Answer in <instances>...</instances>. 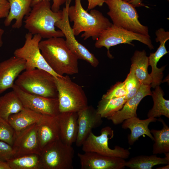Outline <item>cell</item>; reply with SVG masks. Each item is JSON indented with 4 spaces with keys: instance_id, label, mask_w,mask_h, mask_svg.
<instances>
[{
    "instance_id": "7",
    "label": "cell",
    "mask_w": 169,
    "mask_h": 169,
    "mask_svg": "<svg viewBox=\"0 0 169 169\" xmlns=\"http://www.w3.org/2000/svg\"><path fill=\"white\" fill-rule=\"evenodd\" d=\"M74 150L60 139L46 145L40 155L42 169H72Z\"/></svg>"
},
{
    "instance_id": "20",
    "label": "cell",
    "mask_w": 169,
    "mask_h": 169,
    "mask_svg": "<svg viewBox=\"0 0 169 169\" xmlns=\"http://www.w3.org/2000/svg\"><path fill=\"white\" fill-rule=\"evenodd\" d=\"M157 120L156 118L141 120L137 117H133L124 120L122 123V128L125 129H129L131 131L130 133L127 136L129 145H132L140 136L145 135L153 141L154 138L148 125L151 122H155Z\"/></svg>"
},
{
    "instance_id": "6",
    "label": "cell",
    "mask_w": 169,
    "mask_h": 169,
    "mask_svg": "<svg viewBox=\"0 0 169 169\" xmlns=\"http://www.w3.org/2000/svg\"><path fill=\"white\" fill-rule=\"evenodd\" d=\"M54 80L60 112H77L88 106L87 98L83 88L68 75L54 77Z\"/></svg>"
},
{
    "instance_id": "8",
    "label": "cell",
    "mask_w": 169,
    "mask_h": 169,
    "mask_svg": "<svg viewBox=\"0 0 169 169\" xmlns=\"http://www.w3.org/2000/svg\"><path fill=\"white\" fill-rule=\"evenodd\" d=\"M135 40L146 45L151 50L154 48L150 36L133 32L113 24L101 33L96 40L95 46L97 48L105 47L108 56L112 58L109 51L110 47L120 44H128L134 46L131 42Z\"/></svg>"
},
{
    "instance_id": "9",
    "label": "cell",
    "mask_w": 169,
    "mask_h": 169,
    "mask_svg": "<svg viewBox=\"0 0 169 169\" xmlns=\"http://www.w3.org/2000/svg\"><path fill=\"white\" fill-rule=\"evenodd\" d=\"M25 41L23 46L16 49L14 56L25 61V70L37 68L45 70L55 77H60L49 66L41 54L38 44L42 38L38 34L32 35L28 32L25 35Z\"/></svg>"
},
{
    "instance_id": "22",
    "label": "cell",
    "mask_w": 169,
    "mask_h": 169,
    "mask_svg": "<svg viewBox=\"0 0 169 169\" xmlns=\"http://www.w3.org/2000/svg\"><path fill=\"white\" fill-rule=\"evenodd\" d=\"M43 115L24 108L18 113L11 115L8 122L17 134L28 126L39 122Z\"/></svg>"
},
{
    "instance_id": "2",
    "label": "cell",
    "mask_w": 169,
    "mask_h": 169,
    "mask_svg": "<svg viewBox=\"0 0 169 169\" xmlns=\"http://www.w3.org/2000/svg\"><path fill=\"white\" fill-rule=\"evenodd\" d=\"M68 15L69 22H73L72 28L75 36L82 32L84 40L91 37L96 40L101 33L112 23L98 10L92 9L90 13L83 7L81 0H75V5L69 6Z\"/></svg>"
},
{
    "instance_id": "28",
    "label": "cell",
    "mask_w": 169,
    "mask_h": 169,
    "mask_svg": "<svg viewBox=\"0 0 169 169\" xmlns=\"http://www.w3.org/2000/svg\"><path fill=\"white\" fill-rule=\"evenodd\" d=\"M127 100L125 96L109 99H101L97 106V113L102 118H107L120 110Z\"/></svg>"
},
{
    "instance_id": "26",
    "label": "cell",
    "mask_w": 169,
    "mask_h": 169,
    "mask_svg": "<svg viewBox=\"0 0 169 169\" xmlns=\"http://www.w3.org/2000/svg\"><path fill=\"white\" fill-rule=\"evenodd\" d=\"M141 155L131 158L125 162V166L131 169H151L155 166L169 164L165 157H158L156 154Z\"/></svg>"
},
{
    "instance_id": "29",
    "label": "cell",
    "mask_w": 169,
    "mask_h": 169,
    "mask_svg": "<svg viewBox=\"0 0 169 169\" xmlns=\"http://www.w3.org/2000/svg\"><path fill=\"white\" fill-rule=\"evenodd\" d=\"M7 162L11 169H42L40 155L36 154L13 157Z\"/></svg>"
},
{
    "instance_id": "21",
    "label": "cell",
    "mask_w": 169,
    "mask_h": 169,
    "mask_svg": "<svg viewBox=\"0 0 169 169\" xmlns=\"http://www.w3.org/2000/svg\"><path fill=\"white\" fill-rule=\"evenodd\" d=\"M9 3L10 9L8 16L4 21L6 26H9L12 21H15L12 27L13 28L19 29L22 25L23 20L31 10V4L33 0H7Z\"/></svg>"
},
{
    "instance_id": "24",
    "label": "cell",
    "mask_w": 169,
    "mask_h": 169,
    "mask_svg": "<svg viewBox=\"0 0 169 169\" xmlns=\"http://www.w3.org/2000/svg\"><path fill=\"white\" fill-rule=\"evenodd\" d=\"M24 108L13 90L0 97V117L8 121L11 115L18 113Z\"/></svg>"
},
{
    "instance_id": "23",
    "label": "cell",
    "mask_w": 169,
    "mask_h": 169,
    "mask_svg": "<svg viewBox=\"0 0 169 169\" xmlns=\"http://www.w3.org/2000/svg\"><path fill=\"white\" fill-rule=\"evenodd\" d=\"M135 74L141 84L151 85L152 79L148 73V57L146 51L136 50L131 58Z\"/></svg>"
},
{
    "instance_id": "41",
    "label": "cell",
    "mask_w": 169,
    "mask_h": 169,
    "mask_svg": "<svg viewBox=\"0 0 169 169\" xmlns=\"http://www.w3.org/2000/svg\"><path fill=\"white\" fill-rule=\"evenodd\" d=\"M125 1H127V2H130L131 0H125Z\"/></svg>"
},
{
    "instance_id": "13",
    "label": "cell",
    "mask_w": 169,
    "mask_h": 169,
    "mask_svg": "<svg viewBox=\"0 0 169 169\" xmlns=\"http://www.w3.org/2000/svg\"><path fill=\"white\" fill-rule=\"evenodd\" d=\"M38 130V123H34L16 135L12 146L14 153V157L31 154L40 155Z\"/></svg>"
},
{
    "instance_id": "14",
    "label": "cell",
    "mask_w": 169,
    "mask_h": 169,
    "mask_svg": "<svg viewBox=\"0 0 169 169\" xmlns=\"http://www.w3.org/2000/svg\"><path fill=\"white\" fill-rule=\"evenodd\" d=\"M81 169H123L126 161L120 157L105 156L93 152L78 153Z\"/></svg>"
},
{
    "instance_id": "25",
    "label": "cell",
    "mask_w": 169,
    "mask_h": 169,
    "mask_svg": "<svg viewBox=\"0 0 169 169\" xmlns=\"http://www.w3.org/2000/svg\"><path fill=\"white\" fill-rule=\"evenodd\" d=\"M157 120L162 123L163 127L160 130H150L154 141L152 152L154 154H165L169 152V127L161 118Z\"/></svg>"
},
{
    "instance_id": "5",
    "label": "cell",
    "mask_w": 169,
    "mask_h": 169,
    "mask_svg": "<svg viewBox=\"0 0 169 169\" xmlns=\"http://www.w3.org/2000/svg\"><path fill=\"white\" fill-rule=\"evenodd\" d=\"M109 11L107 14L113 24L126 30L150 37L147 26L142 24L135 7L124 0H105Z\"/></svg>"
},
{
    "instance_id": "16",
    "label": "cell",
    "mask_w": 169,
    "mask_h": 169,
    "mask_svg": "<svg viewBox=\"0 0 169 169\" xmlns=\"http://www.w3.org/2000/svg\"><path fill=\"white\" fill-rule=\"evenodd\" d=\"M26 67L25 61L14 55L0 63V94L12 88L14 80Z\"/></svg>"
},
{
    "instance_id": "3",
    "label": "cell",
    "mask_w": 169,
    "mask_h": 169,
    "mask_svg": "<svg viewBox=\"0 0 169 169\" xmlns=\"http://www.w3.org/2000/svg\"><path fill=\"white\" fill-rule=\"evenodd\" d=\"M49 1L42 0L32 7L30 13L25 17L24 27L32 35L38 34L42 38L64 37L62 32L56 30L55 26L62 18V10L53 11Z\"/></svg>"
},
{
    "instance_id": "12",
    "label": "cell",
    "mask_w": 169,
    "mask_h": 169,
    "mask_svg": "<svg viewBox=\"0 0 169 169\" xmlns=\"http://www.w3.org/2000/svg\"><path fill=\"white\" fill-rule=\"evenodd\" d=\"M24 108L43 115L56 117L60 113L58 98H50L26 92L14 84L12 88Z\"/></svg>"
},
{
    "instance_id": "32",
    "label": "cell",
    "mask_w": 169,
    "mask_h": 169,
    "mask_svg": "<svg viewBox=\"0 0 169 169\" xmlns=\"http://www.w3.org/2000/svg\"><path fill=\"white\" fill-rule=\"evenodd\" d=\"M127 92L123 82H119L113 85L101 99H109L126 96Z\"/></svg>"
},
{
    "instance_id": "17",
    "label": "cell",
    "mask_w": 169,
    "mask_h": 169,
    "mask_svg": "<svg viewBox=\"0 0 169 169\" xmlns=\"http://www.w3.org/2000/svg\"><path fill=\"white\" fill-rule=\"evenodd\" d=\"M151 86L142 84L137 93L127 101L122 108L107 119L115 125L121 124L125 120L133 117H137L136 110L142 100L145 96L151 95Z\"/></svg>"
},
{
    "instance_id": "1",
    "label": "cell",
    "mask_w": 169,
    "mask_h": 169,
    "mask_svg": "<svg viewBox=\"0 0 169 169\" xmlns=\"http://www.w3.org/2000/svg\"><path fill=\"white\" fill-rule=\"evenodd\" d=\"M39 48L43 57L52 70L60 77L79 72L77 57L71 52L62 37L41 40Z\"/></svg>"
},
{
    "instance_id": "40",
    "label": "cell",
    "mask_w": 169,
    "mask_h": 169,
    "mask_svg": "<svg viewBox=\"0 0 169 169\" xmlns=\"http://www.w3.org/2000/svg\"><path fill=\"white\" fill-rule=\"evenodd\" d=\"M156 169H169V164H167V165L163 166L161 167H157Z\"/></svg>"
},
{
    "instance_id": "11",
    "label": "cell",
    "mask_w": 169,
    "mask_h": 169,
    "mask_svg": "<svg viewBox=\"0 0 169 169\" xmlns=\"http://www.w3.org/2000/svg\"><path fill=\"white\" fill-rule=\"evenodd\" d=\"M71 1L67 0L66 1L65 7L62 10V18L55 23V26L62 32L66 38L65 40L67 45L78 59L85 60L92 67H96L99 64L98 59L84 46L78 42L73 33L68 15V9Z\"/></svg>"
},
{
    "instance_id": "35",
    "label": "cell",
    "mask_w": 169,
    "mask_h": 169,
    "mask_svg": "<svg viewBox=\"0 0 169 169\" xmlns=\"http://www.w3.org/2000/svg\"><path fill=\"white\" fill-rule=\"evenodd\" d=\"M42 0H33L31 7L33 5ZM50 1L51 0H48ZM53 3L51 6V9L54 12H57L60 10V6L65 3L67 0H52Z\"/></svg>"
},
{
    "instance_id": "38",
    "label": "cell",
    "mask_w": 169,
    "mask_h": 169,
    "mask_svg": "<svg viewBox=\"0 0 169 169\" xmlns=\"http://www.w3.org/2000/svg\"><path fill=\"white\" fill-rule=\"evenodd\" d=\"M0 169H11L6 161H0Z\"/></svg>"
},
{
    "instance_id": "30",
    "label": "cell",
    "mask_w": 169,
    "mask_h": 169,
    "mask_svg": "<svg viewBox=\"0 0 169 169\" xmlns=\"http://www.w3.org/2000/svg\"><path fill=\"white\" fill-rule=\"evenodd\" d=\"M123 83L127 92L125 96L128 100L137 93L142 84L136 76L132 66H131L130 72Z\"/></svg>"
},
{
    "instance_id": "39",
    "label": "cell",
    "mask_w": 169,
    "mask_h": 169,
    "mask_svg": "<svg viewBox=\"0 0 169 169\" xmlns=\"http://www.w3.org/2000/svg\"><path fill=\"white\" fill-rule=\"evenodd\" d=\"M4 33V30L0 27V47L2 46L3 44L2 37Z\"/></svg>"
},
{
    "instance_id": "18",
    "label": "cell",
    "mask_w": 169,
    "mask_h": 169,
    "mask_svg": "<svg viewBox=\"0 0 169 169\" xmlns=\"http://www.w3.org/2000/svg\"><path fill=\"white\" fill-rule=\"evenodd\" d=\"M56 118L60 139L64 144L72 146L75 142L78 134L77 112H60Z\"/></svg>"
},
{
    "instance_id": "33",
    "label": "cell",
    "mask_w": 169,
    "mask_h": 169,
    "mask_svg": "<svg viewBox=\"0 0 169 169\" xmlns=\"http://www.w3.org/2000/svg\"><path fill=\"white\" fill-rule=\"evenodd\" d=\"M14 152L12 146L0 141V161H7L13 157Z\"/></svg>"
},
{
    "instance_id": "10",
    "label": "cell",
    "mask_w": 169,
    "mask_h": 169,
    "mask_svg": "<svg viewBox=\"0 0 169 169\" xmlns=\"http://www.w3.org/2000/svg\"><path fill=\"white\" fill-rule=\"evenodd\" d=\"M114 136L113 130L108 126L102 128L99 136L95 135L92 131L83 143L82 150L84 152H93L107 156L128 158L130 154L129 150L117 146L113 149L109 147L108 140Z\"/></svg>"
},
{
    "instance_id": "27",
    "label": "cell",
    "mask_w": 169,
    "mask_h": 169,
    "mask_svg": "<svg viewBox=\"0 0 169 169\" xmlns=\"http://www.w3.org/2000/svg\"><path fill=\"white\" fill-rule=\"evenodd\" d=\"M152 92L153 101L152 108L147 114L148 118H156L164 115L169 118V100L164 98V93L159 86H156Z\"/></svg>"
},
{
    "instance_id": "37",
    "label": "cell",
    "mask_w": 169,
    "mask_h": 169,
    "mask_svg": "<svg viewBox=\"0 0 169 169\" xmlns=\"http://www.w3.org/2000/svg\"><path fill=\"white\" fill-rule=\"evenodd\" d=\"M167 0L168 1H169V0ZM142 2V1L141 0H131L129 3L132 4L135 7L142 6L147 8H149L148 6L145 5Z\"/></svg>"
},
{
    "instance_id": "15",
    "label": "cell",
    "mask_w": 169,
    "mask_h": 169,
    "mask_svg": "<svg viewBox=\"0 0 169 169\" xmlns=\"http://www.w3.org/2000/svg\"><path fill=\"white\" fill-rule=\"evenodd\" d=\"M78 132L75 141L77 146H81L93 129L103 123L102 118L96 109L89 106L77 112Z\"/></svg>"
},
{
    "instance_id": "36",
    "label": "cell",
    "mask_w": 169,
    "mask_h": 169,
    "mask_svg": "<svg viewBox=\"0 0 169 169\" xmlns=\"http://www.w3.org/2000/svg\"><path fill=\"white\" fill-rule=\"evenodd\" d=\"M105 0H87L88 6L87 10L94 9L97 6H102Z\"/></svg>"
},
{
    "instance_id": "19",
    "label": "cell",
    "mask_w": 169,
    "mask_h": 169,
    "mask_svg": "<svg viewBox=\"0 0 169 169\" xmlns=\"http://www.w3.org/2000/svg\"><path fill=\"white\" fill-rule=\"evenodd\" d=\"M38 137L40 149L60 139L59 131L56 117L44 115L38 123Z\"/></svg>"
},
{
    "instance_id": "42",
    "label": "cell",
    "mask_w": 169,
    "mask_h": 169,
    "mask_svg": "<svg viewBox=\"0 0 169 169\" xmlns=\"http://www.w3.org/2000/svg\"></svg>"
},
{
    "instance_id": "34",
    "label": "cell",
    "mask_w": 169,
    "mask_h": 169,
    "mask_svg": "<svg viewBox=\"0 0 169 169\" xmlns=\"http://www.w3.org/2000/svg\"><path fill=\"white\" fill-rule=\"evenodd\" d=\"M10 9V5L7 0H0V19L6 18Z\"/></svg>"
},
{
    "instance_id": "4",
    "label": "cell",
    "mask_w": 169,
    "mask_h": 169,
    "mask_svg": "<svg viewBox=\"0 0 169 169\" xmlns=\"http://www.w3.org/2000/svg\"><path fill=\"white\" fill-rule=\"evenodd\" d=\"M54 77L49 72L37 68L25 70L15 82L22 90L30 94L50 98H58Z\"/></svg>"
},
{
    "instance_id": "31",
    "label": "cell",
    "mask_w": 169,
    "mask_h": 169,
    "mask_svg": "<svg viewBox=\"0 0 169 169\" xmlns=\"http://www.w3.org/2000/svg\"><path fill=\"white\" fill-rule=\"evenodd\" d=\"M16 133L8 122L0 117V141L12 146Z\"/></svg>"
}]
</instances>
